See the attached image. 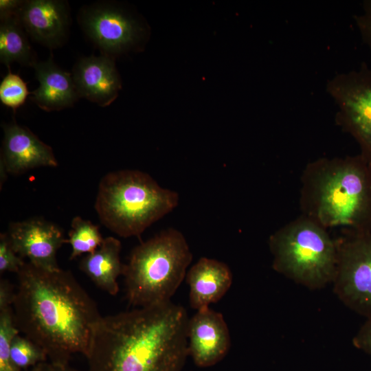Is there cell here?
Instances as JSON below:
<instances>
[{
    "label": "cell",
    "mask_w": 371,
    "mask_h": 371,
    "mask_svg": "<svg viewBox=\"0 0 371 371\" xmlns=\"http://www.w3.org/2000/svg\"><path fill=\"white\" fill-rule=\"evenodd\" d=\"M25 371H51L50 363L46 361L40 363Z\"/></svg>",
    "instance_id": "83f0119b"
},
{
    "label": "cell",
    "mask_w": 371,
    "mask_h": 371,
    "mask_svg": "<svg viewBox=\"0 0 371 371\" xmlns=\"http://www.w3.org/2000/svg\"><path fill=\"white\" fill-rule=\"evenodd\" d=\"M15 324L38 346L50 363L67 366L76 353L87 356L97 305L69 271H48L25 262L17 273L12 303Z\"/></svg>",
    "instance_id": "6da1fadb"
},
{
    "label": "cell",
    "mask_w": 371,
    "mask_h": 371,
    "mask_svg": "<svg viewBox=\"0 0 371 371\" xmlns=\"http://www.w3.org/2000/svg\"><path fill=\"white\" fill-rule=\"evenodd\" d=\"M273 269L310 289L332 283L337 262L336 240L314 220L302 215L269 239Z\"/></svg>",
    "instance_id": "8992f818"
},
{
    "label": "cell",
    "mask_w": 371,
    "mask_h": 371,
    "mask_svg": "<svg viewBox=\"0 0 371 371\" xmlns=\"http://www.w3.org/2000/svg\"><path fill=\"white\" fill-rule=\"evenodd\" d=\"M104 238L98 225L91 221L75 216L71 223V230L67 243L71 247L70 260L84 254H91L102 243Z\"/></svg>",
    "instance_id": "d6986e66"
},
{
    "label": "cell",
    "mask_w": 371,
    "mask_h": 371,
    "mask_svg": "<svg viewBox=\"0 0 371 371\" xmlns=\"http://www.w3.org/2000/svg\"><path fill=\"white\" fill-rule=\"evenodd\" d=\"M51 371H78L67 366L54 365L50 363Z\"/></svg>",
    "instance_id": "f1b7e54d"
},
{
    "label": "cell",
    "mask_w": 371,
    "mask_h": 371,
    "mask_svg": "<svg viewBox=\"0 0 371 371\" xmlns=\"http://www.w3.org/2000/svg\"><path fill=\"white\" fill-rule=\"evenodd\" d=\"M302 183L303 215L326 229L371 232V161L361 154L310 163Z\"/></svg>",
    "instance_id": "3957f363"
},
{
    "label": "cell",
    "mask_w": 371,
    "mask_h": 371,
    "mask_svg": "<svg viewBox=\"0 0 371 371\" xmlns=\"http://www.w3.org/2000/svg\"><path fill=\"white\" fill-rule=\"evenodd\" d=\"M25 262L14 250L6 232L0 234V273L14 272L16 274Z\"/></svg>",
    "instance_id": "603a6c76"
},
{
    "label": "cell",
    "mask_w": 371,
    "mask_h": 371,
    "mask_svg": "<svg viewBox=\"0 0 371 371\" xmlns=\"http://www.w3.org/2000/svg\"><path fill=\"white\" fill-rule=\"evenodd\" d=\"M10 358L13 365L19 370L27 369L45 362V352L26 337L18 334L10 347Z\"/></svg>",
    "instance_id": "ffe728a7"
},
{
    "label": "cell",
    "mask_w": 371,
    "mask_h": 371,
    "mask_svg": "<svg viewBox=\"0 0 371 371\" xmlns=\"http://www.w3.org/2000/svg\"><path fill=\"white\" fill-rule=\"evenodd\" d=\"M355 21L363 41L371 49V0L362 3V12L355 16Z\"/></svg>",
    "instance_id": "cb8c5ba5"
},
{
    "label": "cell",
    "mask_w": 371,
    "mask_h": 371,
    "mask_svg": "<svg viewBox=\"0 0 371 371\" xmlns=\"http://www.w3.org/2000/svg\"><path fill=\"white\" fill-rule=\"evenodd\" d=\"M27 34L16 14L1 19L0 24V60L10 68L12 63L33 67L37 62Z\"/></svg>",
    "instance_id": "ac0fdd59"
},
{
    "label": "cell",
    "mask_w": 371,
    "mask_h": 371,
    "mask_svg": "<svg viewBox=\"0 0 371 371\" xmlns=\"http://www.w3.org/2000/svg\"><path fill=\"white\" fill-rule=\"evenodd\" d=\"M78 21L101 54L111 58L137 44L144 31L136 19L108 1L82 7L78 14Z\"/></svg>",
    "instance_id": "9c48e42d"
},
{
    "label": "cell",
    "mask_w": 371,
    "mask_h": 371,
    "mask_svg": "<svg viewBox=\"0 0 371 371\" xmlns=\"http://www.w3.org/2000/svg\"><path fill=\"white\" fill-rule=\"evenodd\" d=\"M15 291L12 284L6 279L0 280V311L12 307Z\"/></svg>",
    "instance_id": "484cf974"
},
{
    "label": "cell",
    "mask_w": 371,
    "mask_h": 371,
    "mask_svg": "<svg viewBox=\"0 0 371 371\" xmlns=\"http://www.w3.org/2000/svg\"><path fill=\"white\" fill-rule=\"evenodd\" d=\"M337 262L333 291L347 307L371 317V232L347 230L336 240Z\"/></svg>",
    "instance_id": "52a82bcc"
},
{
    "label": "cell",
    "mask_w": 371,
    "mask_h": 371,
    "mask_svg": "<svg viewBox=\"0 0 371 371\" xmlns=\"http://www.w3.org/2000/svg\"><path fill=\"white\" fill-rule=\"evenodd\" d=\"M188 349L195 365L208 368L227 354L231 339L222 314L209 307L196 311L188 319Z\"/></svg>",
    "instance_id": "4fadbf2b"
},
{
    "label": "cell",
    "mask_w": 371,
    "mask_h": 371,
    "mask_svg": "<svg viewBox=\"0 0 371 371\" xmlns=\"http://www.w3.org/2000/svg\"><path fill=\"white\" fill-rule=\"evenodd\" d=\"M122 245L115 237L104 238L100 246L84 256L79 269L100 289L111 295L119 291L117 278L123 275L124 265L120 260Z\"/></svg>",
    "instance_id": "e0dca14e"
},
{
    "label": "cell",
    "mask_w": 371,
    "mask_h": 371,
    "mask_svg": "<svg viewBox=\"0 0 371 371\" xmlns=\"http://www.w3.org/2000/svg\"><path fill=\"white\" fill-rule=\"evenodd\" d=\"M175 191L161 187L148 174L120 170L105 175L98 186L95 209L101 223L117 235L139 237L179 203Z\"/></svg>",
    "instance_id": "277c9868"
},
{
    "label": "cell",
    "mask_w": 371,
    "mask_h": 371,
    "mask_svg": "<svg viewBox=\"0 0 371 371\" xmlns=\"http://www.w3.org/2000/svg\"><path fill=\"white\" fill-rule=\"evenodd\" d=\"M326 91L337 105V123L371 161V69L362 63L358 70L337 74L328 80Z\"/></svg>",
    "instance_id": "ba28073f"
},
{
    "label": "cell",
    "mask_w": 371,
    "mask_h": 371,
    "mask_svg": "<svg viewBox=\"0 0 371 371\" xmlns=\"http://www.w3.org/2000/svg\"><path fill=\"white\" fill-rule=\"evenodd\" d=\"M0 158L1 185L7 174L19 175L39 167H56L52 148L25 126L12 122L3 125Z\"/></svg>",
    "instance_id": "8fae6325"
},
{
    "label": "cell",
    "mask_w": 371,
    "mask_h": 371,
    "mask_svg": "<svg viewBox=\"0 0 371 371\" xmlns=\"http://www.w3.org/2000/svg\"><path fill=\"white\" fill-rule=\"evenodd\" d=\"M23 3L21 0H1L0 19L16 14Z\"/></svg>",
    "instance_id": "4316f807"
},
{
    "label": "cell",
    "mask_w": 371,
    "mask_h": 371,
    "mask_svg": "<svg viewBox=\"0 0 371 371\" xmlns=\"http://www.w3.org/2000/svg\"><path fill=\"white\" fill-rule=\"evenodd\" d=\"M11 245L21 258L48 271L60 269L56 254L67 243L61 228L42 218L12 222L6 232Z\"/></svg>",
    "instance_id": "30bf717a"
},
{
    "label": "cell",
    "mask_w": 371,
    "mask_h": 371,
    "mask_svg": "<svg viewBox=\"0 0 371 371\" xmlns=\"http://www.w3.org/2000/svg\"><path fill=\"white\" fill-rule=\"evenodd\" d=\"M30 93L23 80L19 75L12 74L9 69L0 84L1 103L15 112L25 103Z\"/></svg>",
    "instance_id": "7402d4cb"
},
{
    "label": "cell",
    "mask_w": 371,
    "mask_h": 371,
    "mask_svg": "<svg viewBox=\"0 0 371 371\" xmlns=\"http://www.w3.org/2000/svg\"><path fill=\"white\" fill-rule=\"evenodd\" d=\"M16 16L27 35L48 48L60 47L67 40L71 14L66 1H23Z\"/></svg>",
    "instance_id": "7c38bea8"
},
{
    "label": "cell",
    "mask_w": 371,
    "mask_h": 371,
    "mask_svg": "<svg viewBox=\"0 0 371 371\" xmlns=\"http://www.w3.org/2000/svg\"><path fill=\"white\" fill-rule=\"evenodd\" d=\"M188 319L171 301L102 317L86 357L88 371H181Z\"/></svg>",
    "instance_id": "7a4b0ae2"
},
{
    "label": "cell",
    "mask_w": 371,
    "mask_h": 371,
    "mask_svg": "<svg viewBox=\"0 0 371 371\" xmlns=\"http://www.w3.org/2000/svg\"><path fill=\"white\" fill-rule=\"evenodd\" d=\"M39 82L30 93L31 100L45 111L71 107L80 98L72 75L59 67L51 56L47 60L37 61L32 67Z\"/></svg>",
    "instance_id": "9a60e30c"
},
{
    "label": "cell",
    "mask_w": 371,
    "mask_h": 371,
    "mask_svg": "<svg viewBox=\"0 0 371 371\" xmlns=\"http://www.w3.org/2000/svg\"><path fill=\"white\" fill-rule=\"evenodd\" d=\"M192 260L182 233L169 228L135 247L124 265L126 297L142 308L170 301Z\"/></svg>",
    "instance_id": "5b68a950"
},
{
    "label": "cell",
    "mask_w": 371,
    "mask_h": 371,
    "mask_svg": "<svg viewBox=\"0 0 371 371\" xmlns=\"http://www.w3.org/2000/svg\"><path fill=\"white\" fill-rule=\"evenodd\" d=\"M191 307L196 311L219 301L232 284V273L224 262L201 258L187 273Z\"/></svg>",
    "instance_id": "2e32d148"
},
{
    "label": "cell",
    "mask_w": 371,
    "mask_h": 371,
    "mask_svg": "<svg viewBox=\"0 0 371 371\" xmlns=\"http://www.w3.org/2000/svg\"><path fill=\"white\" fill-rule=\"evenodd\" d=\"M19 333L12 308L0 311V371H21L13 365L10 358L12 342Z\"/></svg>",
    "instance_id": "44dd1931"
},
{
    "label": "cell",
    "mask_w": 371,
    "mask_h": 371,
    "mask_svg": "<svg viewBox=\"0 0 371 371\" xmlns=\"http://www.w3.org/2000/svg\"><path fill=\"white\" fill-rule=\"evenodd\" d=\"M353 345L368 355L371 359V317L359 328L352 339Z\"/></svg>",
    "instance_id": "d4e9b609"
},
{
    "label": "cell",
    "mask_w": 371,
    "mask_h": 371,
    "mask_svg": "<svg viewBox=\"0 0 371 371\" xmlns=\"http://www.w3.org/2000/svg\"><path fill=\"white\" fill-rule=\"evenodd\" d=\"M71 75L80 98L102 107L111 104L121 89L114 59L105 55L80 58Z\"/></svg>",
    "instance_id": "5bb4252c"
}]
</instances>
